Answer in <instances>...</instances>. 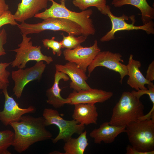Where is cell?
<instances>
[{
    "label": "cell",
    "mask_w": 154,
    "mask_h": 154,
    "mask_svg": "<svg viewBox=\"0 0 154 154\" xmlns=\"http://www.w3.org/2000/svg\"><path fill=\"white\" fill-rule=\"evenodd\" d=\"M100 51L98 42L96 40L91 46L84 47L80 44L73 49H66L63 54L65 60L75 63L86 72L88 67Z\"/></svg>",
    "instance_id": "obj_10"
},
{
    "label": "cell",
    "mask_w": 154,
    "mask_h": 154,
    "mask_svg": "<svg viewBox=\"0 0 154 154\" xmlns=\"http://www.w3.org/2000/svg\"><path fill=\"white\" fill-rule=\"evenodd\" d=\"M22 34L39 33L46 30L53 31H63L75 36L82 35L81 27L76 23L66 19L50 17L36 24L21 22L17 26Z\"/></svg>",
    "instance_id": "obj_5"
},
{
    "label": "cell",
    "mask_w": 154,
    "mask_h": 154,
    "mask_svg": "<svg viewBox=\"0 0 154 154\" xmlns=\"http://www.w3.org/2000/svg\"><path fill=\"white\" fill-rule=\"evenodd\" d=\"M9 9V5L7 4L5 0H0V16Z\"/></svg>",
    "instance_id": "obj_32"
},
{
    "label": "cell",
    "mask_w": 154,
    "mask_h": 154,
    "mask_svg": "<svg viewBox=\"0 0 154 154\" xmlns=\"http://www.w3.org/2000/svg\"><path fill=\"white\" fill-rule=\"evenodd\" d=\"M21 35L23 39L21 42L18 45L19 48L12 50L16 53L15 59L11 62L12 67L24 68L27 62L30 61L37 62L44 61L47 64L53 61L51 57L44 55L42 53L40 46L33 45L32 42L31 41V37Z\"/></svg>",
    "instance_id": "obj_7"
},
{
    "label": "cell",
    "mask_w": 154,
    "mask_h": 154,
    "mask_svg": "<svg viewBox=\"0 0 154 154\" xmlns=\"http://www.w3.org/2000/svg\"><path fill=\"white\" fill-rule=\"evenodd\" d=\"M113 95L111 92L91 88L78 92L73 90L67 98L70 101L68 104L70 105L77 104H95L103 103L110 99Z\"/></svg>",
    "instance_id": "obj_13"
},
{
    "label": "cell",
    "mask_w": 154,
    "mask_h": 154,
    "mask_svg": "<svg viewBox=\"0 0 154 154\" xmlns=\"http://www.w3.org/2000/svg\"><path fill=\"white\" fill-rule=\"evenodd\" d=\"M72 3L82 11L90 7H95L101 13L105 15H107L110 9V7L106 5V0H73Z\"/></svg>",
    "instance_id": "obj_22"
},
{
    "label": "cell",
    "mask_w": 154,
    "mask_h": 154,
    "mask_svg": "<svg viewBox=\"0 0 154 154\" xmlns=\"http://www.w3.org/2000/svg\"><path fill=\"white\" fill-rule=\"evenodd\" d=\"M144 109L139 99L131 92L124 91L113 109L109 122L112 125L126 127L144 116Z\"/></svg>",
    "instance_id": "obj_2"
},
{
    "label": "cell",
    "mask_w": 154,
    "mask_h": 154,
    "mask_svg": "<svg viewBox=\"0 0 154 154\" xmlns=\"http://www.w3.org/2000/svg\"><path fill=\"white\" fill-rule=\"evenodd\" d=\"M141 66V62L133 59V55H130L128 63L127 65L129 78L127 84L136 91L139 90H146L145 84L154 86L153 82L146 78L141 72L139 68Z\"/></svg>",
    "instance_id": "obj_17"
},
{
    "label": "cell",
    "mask_w": 154,
    "mask_h": 154,
    "mask_svg": "<svg viewBox=\"0 0 154 154\" xmlns=\"http://www.w3.org/2000/svg\"><path fill=\"white\" fill-rule=\"evenodd\" d=\"M62 35L63 39L60 42L62 48L70 49H74L80 45L85 41L87 37L83 35L76 37L71 34H69L67 36H64L63 33Z\"/></svg>",
    "instance_id": "obj_24"
},
{
    "label": "cell",
    "mask_w": 154,
    "mask_h": 154,
    "mask_svg": "<svg viewBox=\"0 0 154 154\" xmlns=\"http://www.w3.org/2000/svg\"><path fill=\"white\" fill-rule=\"evenodd\" d=\"M107 15L110 19L112 23L111 29L100 39L102 42L109 41L115 38V33L121 31H130L141 30L146 32L148 34H154V24L152 21L142 25L136 26L133 22L131 24L127 23L125 21L128 20L129 17L123 14L121 16L114 15L110 10Z\"/></svg>",
    "instance_id": "obj_11"
},
{
    "label": "cell",
    "mask_w": 154,
    "mask_h": 154,
    "mask_svg": "<svg viewBox=\"0 0 154 154\" xmlns=\"http://www.w3.org/2000/svg\"><path fill=\"white\" fill-rule=\"evenodd\" d=\"M11 63V62L0 63V80L6 84H9V77L10 75V72L6 70V68Z\"/></svg>",
    "instance_id": "obj_28"
},
{
    "label": "cell",
    "mask_w": 154,
    "mask_h": 154,
    "mask_svg": "<svg viewBox=\"0 0 154 154\" xmlns=\"http://www.w3.org/2000/svg\"><path fill=\"white\" fill-rule=\"evenodd\" d=\"M7 24H10L13 26H17L19 25L15 20L13 15L9 10L0 16V28Z\"/></svg>",
    "instance_id": "obj_27"
},
{
    "label": "cell",
    "mask_w": 154,
    "mask_h": 154,
    "mask_svg": "<svg viewBox=\"0 0 154 154\" xmlns=\"http://www.w3.org/2000/svg\"><path fill=\"white\" fill-rule=\"evenodd\" d=\"M55 67L56 70L64 73L70 78V87L74 90L78 92L91 88L86 82L88 77L85 72L75 63L68 62L64 65L57 64Z\"/></svg>",
    "instance_id": "obj_14"
},
{
    "label": "cell",
    "mask_w": 154,
    "mask_h": 154,
    "mask_svg": "<svg viewBox=\"0 0 154 154\" xmlns=\"http://www.w3.org/2000/svg\"><path fill=\"white\" fill-rule=\"evenodd\" d=\"M42 116L45 120L46 126L54 125L58 128L59 132L57 135L52 139L54 143L62 140L66 141L74 133L80 134L85 128V125L78 123L75 120H70L64 119L56 110L48 108H45Z\"/></svg>",
    "instance_id": "obj_6"
},
{
    "label": "cell",
    "mask_w": 154,
    "mask_h": 154,
    "mask_svg": "<svg viewBox=\"0 0 154 154\" xmlns=\"http://www.w3.org/2000/svg\"><path fill=\"white\" fill-rule=\"evenodd\" d=\"M46 67L43 61H40L31 67L19 69L11 72V77L15 83L13 91L17 98H21L25 87L28 83L40 79Z\"/></svg>",
    "instance_id": "obj_9"
},
{
    "label": "cell",
    "mask_w": 154,
    "mask_h": 154,
    "mask_svg": "<svg viewBox=\"0 0 154 154\" xmlns=\"http://www.w3.org/2000/svg\"><path fill=\"white\" fill-rule=\"evenodd\" d=\"M43 46L48 49L50 48L52 50L54 55L56 54L60 56L62 53L61 49L62 48L61 43L55 40V37H53L50 39H45L42 40Z\"/></svg>",
    "instance_id": "obj_25"
},
{
    "label": "cell",
    "mask_w": 154,
    "mask_h": 154,
    "mask_svg": "<svg viewBox=\"0 0 154 154\" xmlns=\"http://www.w3.org/2000/svg\"><path fill=\"white\" fill-rule=\"evenodd\" d=\"M14 137V133L7 129L0 131V154H11L8 148L12 146Z\"/></svg>",
    "instance_id": "obj_23"
},
{
    "label": "cell",
    "mask_w": 154,
    "mask_h": 154,
    "mask_svg": "<svg viewBox=\"0 0 154 154\" xmlns=\"http://www.w3.org/2000/svg\"><path fill=\"white\" fill-rule=\"evenodd\" d=\"M125 128L112 125L109 122H106L102 123L98 128L92 130L89 135L94 139L96 144H100L102 142L111 143L119 135L125 132Z\"/></svg>",
    "instance_id": "obj_16"
},
{
    "label": "cell",
    "mask_w": 154,
    "mask_h": 154,
    "mask_svg": "<svg viewBox=\"0 0 154 154\" xmlns=\"http://www.w3.org/2000/svg\"><path fill=\"white\" fill-rule=\"evenodd\" d=\"M10 125L14 131L12 146L15 150L21 153L37 142L51 139L52 133L46 128L43 116L34 117L23 115L20 120L11 122Z\"/></svg>",
    "instance_id": "obj_1"
},
{
    "label": "cell",
    "mask_w": 154,
    "mask_h": 154,
    "mask_svg": "<svg viewBox=\"0 0 154 154\" xmlns=\"http://www.w3.org/2000/svg\"><path fill=\"white\" fill-rule=\"evenodd\" d=\"M69 79V77L66 74L56 70L53 84L52 87L48 89L46 92V95L47 98L46 102L48 104L56 108H60L65 104H69L70 101L68 99L64 98L60 95L62 89L59 87V83L61 80L66 81Z\"/></svg>",
    "instance_id": "obj_18"
},
{
    "label": "cell",
    "mask_w": 154,
    "mask_h": 154,
    "mask_svg": "<svg viewBox=\"0 0 154 154\" xmlns=\"http://www.w3.org/2000/svg\"><path fill=\"white\" fill-rule=\"evenodd\" d=\"M131 92L139 99H140L144 94L148 95L153 104V106L151 111L152 112L154 111V86L147 85V89L146 90H139L136 91L133 90Z\"/></svg>",
    "instance_id": "obj_26"
},
{
    "label": "cell",
    "mask_w": 154,
    "mask_h": 154,
    "mask_svg": "<svg viewBox=\"0 0 154 154\" xmlns=\"http://www.w3.org/2000/svg\"><path fill=\"white\" fill-rule=\"evenodd\" d=\"M49 0H21L13 15L16 21L22 22L39 13L47 6Z\"/></svg>",
    "instance_id": "obj_15"
},
{
    "label": "cell",
    "mask_w": 154,
    "mask_h": 154,
    "mask_svg": "<svg viewBox=\"0 0 154 154\" xmlns=\"http://www.w3.org/2000/svg\"><path fill=\"white\" fill-rule=\"evenodd\" d=\"M126 154H154V150L150 152L140 151L133 147L131 145H128L126 147Z\"/></svg>",
    "instance_id": "obj_31"
},
{
    "label": "cell",
    "mask_w": 154,
    "mask_h": 154,
    "mask_svg": "<svg viewBox=\"0 0 154 154\" xmlns=\"http://www.w3.org/2000/svg\"><path fill=\"white\" fill-rule=\"evenodd\" d=\"M146 78L152 82L154 80V61H153L149 65L146 72Z\"/></svg>",
    "instance_id": "obj_30"
},
{
    "label": "cell",
    "mask_w": 154,
    "mask_h": 154,
    "mask_svg": "<svg viewBox=\"0 0 154 154\" xmlns=\"http://www.w3.org/2000/svg\"><path fill=\"white\" fill-rule=\"evenodd\" d=\"M85 130L77 138L71 137L65 142L63 148L64 154H84L89 145Z\"/></svg>",
    "instance_id": "obj_21"
},
{
    "label": "cell",
    "mask_w": 154,
    "mask_h": 154,
    "mask_svg": "<svg viewBox=\"0 0 154 154\" xmlns=\"http://www.w3.org/2000/svg\"><path fill=\"white\" fill-rule=\"evenodd\" d=\"M52 5L48 9L36 14L34 17L44 20L50 17L64 18L73 21L81 27L82 35L88 37L94 35L96 31L92 19L90 18L93 11L90 9L77 12L71 11L65 6V1H60V4L54 0H49Z\"/></svg>",
    "instance_id": "obj_3"
},
{
    "label": "cell",
    "mask_w": 154,
    "mask_h": 154,
    "mask_svg": "<svg viewBox=\"0 0 154 154\" xmlns=\"http://www.w3.org/2000/svg\"><path fill=\"white\" fill-rule=\"evenodd\" d=\"M122 57V56L119 53H114L108 51H100L87 68L88 77L90 76L96 67H104L119 73L120 78V82L122 84L123 78L128 74L127 65L121 62H123Z\"/></svg>",
    "instance_id": "obj_8"
},
{
    "label": "cell",
    "mask_w": 154,
    "mask_h": 154,
    "mask_svg": "<svg viewBox=\"0 0 154 154\" xmlns=\"http://www.w3.org/2000/svg\"><path fill=\"white\" fill-rule=\"evenodd\" d=\"M8 86V84L4 83L0 80V89L3 90L5 88H7Z\"/></svg>",
    "instance_id": "obj_33"
},
{
    "label": "cell",
    "mask_w": 154,
    "mask_h": 154,
    "mask_svg": "<svg viewBox=\"0 0 154 154\" xmlns=\"http://www.w3.org/2000/svg\"><path fill=\"white\" fill-rule=\"evenodd\" d=\"M66 0H61V1H65Z\"/></svg>",
    "instance_id": "obj_34"
},
{
    "label": "cell",
    "mask_w": 154,
    "mask_h": 154,
    "mask_svg": "<svg viewBox=\"0 0 154 154\" xmlns=\"http://www.w3.org/2000/svg\"><path fill=\"white\" fill-rule=\"evenodd\" d=\"M129 141L133 147L143 152L154 150V119L139 120L125 128Z\"/></svg>",
    "instance_id": "obj_4"
},
{
    "label": "cell",
    "mask_w": 154,
    "mask_h": 154,
    "mask_svg": "<svg viewBox=\"0 0 154 154\" xmlns=\"http://www.w3.org/2000/svg\"><path fill=\"white\" fill-rule=\"evenodd\" d=\"M73 119L84 125L96 124L98 114L95 104H77L74 105Z\"/></svg>",
    "instance_id": "obj_19"
},
{
    "label": "cell",
    "mask_w": 154,
    "mask_h": 154,
    "mask_svg": "<svg viewBox=\"0 0 154 154\" xmlns=\"http://www.w3.org/2000/svg\"><path fill=\"white\" fill-rule=\"evenodd\" d=\"M112 4L116 7L130 5L136 7L140 11L143 25L154 18V9L148 4L146 0H113Z\"/></svg>",
    "instance_id": "obj_20"
},
{
    "label": "cell",
    "mask_w": 154,
    "mask_h": 154,
    "mask_svg": "<svg viewBox=\"0 0 154 154\" xmlns=\"http://www.w3.org/2000/svg\"><path fill=\"white\" fill-rule=\"evenodd\" d=\"M7 88L2 90L5 100L3 110H0V121L5 126L10 125L12 122L19 121L24 114L35 112V107L31 106L26 108H21L19 104L9 95Z\"/></svg>",
    "instance_id": "obj_12"
},
{
    "label": "cell",
    "mask_w": 154,
    "mask_h": 154,
    "mask_svg": "<svg viewBox=\"0 0 154 154\" xmlns=\"http://www.w3.org/2000/svg\"><path fill=\"white\" fill-rule=\"evenodd\" d=\"M7 40V34L5 29L3 28L0 31V56L6 54L3 46Z\"/></svg>",
    "instance_id": "obj_29"
},
{
    "label": "cell",
    "mask_w": 154,
    "mask_h": 154,
    "mask_svg": "<svg viewBox=\"0 0 154 154\" xmlns=\"http://www.w3.org/2000/svg\"><path fill=\"white\" fill-rule=\"evenodd\" d=\"M141 119L140 120H141ZM150 119H151V118H150Z\"/></svg>",
    "instance_id": "obj_35"
}]
</instances>
